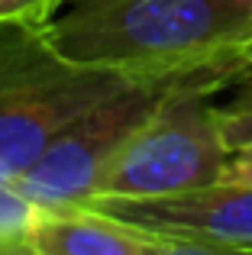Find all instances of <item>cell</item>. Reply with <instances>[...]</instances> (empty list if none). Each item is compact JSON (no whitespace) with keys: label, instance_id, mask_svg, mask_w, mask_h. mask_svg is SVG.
I'll return each mask as SVG.
<instances>
[{"label":"cell","instance_id":"6da1fadb","mask_svg":"<svg viewBox=\"0 0 252 255\" xmlns=\"http://www.w3.org/2000/svg\"><path fill=\"white\" fill-rule=\"evenodd\" d=\"M42 36L68 62L220 94L252 65V0H78Z\"/></svg>","mask_w":252,"mask_h":255},{"label":"cell","instance_id":"7a4b0ae2","mask_svg":"<svg viewBox=\"0 0 252 255\" xmlns=\"http://www.w3.org/2000/svg\"><path fill=\"white\" fill-rule=\"evenodd\" d=\"M129 78L62 58L42 29L0 26V181L13 184L78 117Z\"/></svg>","mask_w":252,"mask_h":255},{"label":"cell","instance_id":"3957f363","mask_svg":"<svg viewBox=\"0 0 252 255\" xmlns=\"http://www.w3.org/2000/svg\"><path fill=\"white\" fill-rule=\"evenodd\" d=\"M214 94L204 84H175L104 168L91 197H162L220 181L230 145Z\"/></svg>","mask_w":252,"mask_h":255},{"label":"cell","instance_id":"277c9868","mask_svg":"<svg viewBox=\"0 0 252 255\" xmlns=\"http://www.w3.org/2000/svg\"><path fill=\"white\" fill-rule=\"evenodd\" d=\"M175 84L129 81L84 117H78L13 184L39 207L84 204L94 194L104 168L126 145V139L152 117Z\"/></svg>","mask_w":252,"mask_h":255},{"label":"cell","instance_id":"5b68a950","mask_svg":"<svg viewBox=\"0 0 252 255\" xmlns=\"http://www.w3.org/2000/svg\"><path fill=\"white\" fill-rule=\"evenodd\" d=\"M84 204L201 252H252V184L214 181L162 197H91Z\"/></svg>","mask_w":252,"mask_h":255},{"label":"cell","instance_id":"8992f818","mask_svg":"<svg viewBox=\"0 0 252 255\" xmlns=\"http://www.w3.org/2000/svg\"><path fill=\"white\" fill-rule=\"evenodd\" d=\"M29 255H191V249L91 204H68L42 207Z\"/></svg>","mask_w":252,"mask_h":255},{"label":"cell","instance_id":"52a82bcc","mask_svg":"<svg viewBox=\"0 0 252 255\" xmlns=\"http://www.w3.org/2000/svg\"><path fill=\"white\" fill-rule=\"evenodd\" d=\"M42 207L26 197L16 184L0 181V252H29Z\"/></svg>","mask_w":252,"mask_h":255},{"label":"cell","instance_id":"ba28073f","mask_svg":"<svg viewBox=\"0 0 252 255\" xmlns=\"http://www.w3.org/2000/svg\"><path fill=\"white\" fill-rule=\"evenodd\" d=\"M217 120H220V132L230 152L252 145V65L236 81L233 97L227 104H217Z\"/></svg>","mask_w":252,"mask_h":255},{"label":"cell","instance_id":"9c48e42d","mask_svg":"<svg viewBox=\"0 0 252 255\" xmlns=\"http://www.w3.org/2000/svg\"><path fill=\"white\" fill-rule=\"evenodd\" d=\"M62 0H0V26H32L45 29L58 13Z\"/></svg>","mask_w":252,"mask_h":255},{"label":"cell","instance_id":"30bf717a","mask_svg":"<svg viewBox=\"0 0 252 255\" xmlns=\"http://www.w3.org/2000/svg\"><path fill=\"white\" fill-rule=\"evenodd\" d=\"M220 181H236V184H252V145L230 152L227 168H223Z\"/></svg>","mask_w":252,"mask_h":255}]
</instances>
